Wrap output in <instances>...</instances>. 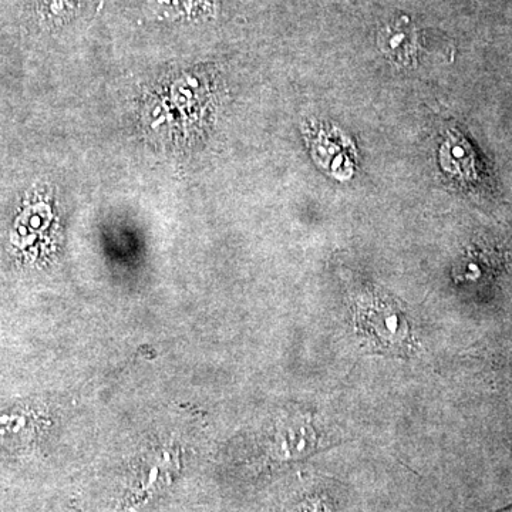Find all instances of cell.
Returning <instances> with one entry per match:
<instances>
[{
	"label": "cell",
	"instance_id": "7a4b0ae2",
	"mask_svg": "<svg viewBox=\"0 0 512 512\" xmlns=\"http://www.w3.org/2000/svg\"><path fill=\"white\" fill-rule=\"evenodd\" d=\"M289 512H329V507L322 498H309Z\"/></svg>",
	"mask_w": 512,
	"mask_h": 512
},
{
	"label": "cell",
	"instance_id": "6da1fadb",
	"mask_svg": "<svg viewBox=\"0 0 512 512\" xmlns=\"http://www.w3.org/2000/svg\"><path fill=\"white\" fill-rule=\"evenodd\" d=\"M356 335L377 355L409 357L414 339L409 318L399 303L380 293H365L353 309Z\"/></svg>",
	"mask_w": 512,
	"mask_h": 512
},
{
	"label": "cell",
	"instance_id": "3957f363",
	"mask_svg": "<svg viewBox=\"0 0 512 512\" xmlns=\"http://www.w3.org/2000/svg\"><path fill=\"white\" fill-rule=\"evenodd\" d=\"M498 512H512V505H510V507L504 508V510H501Z\"/></svg>",
	"mask_w": 512,
	"mask_h": 512
}]
</instances>
